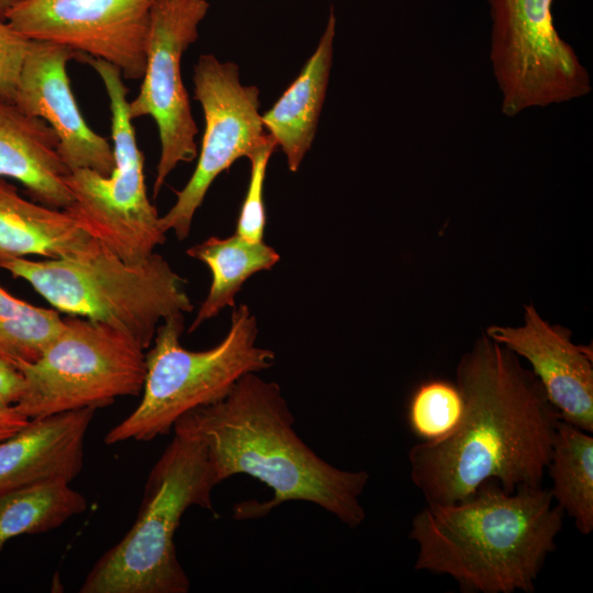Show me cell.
<instances>
[{
  "label": "cell",
  "instance_id": "obj_5",
  "mask_svg": "<svg viewBox=\"0 0 593 593\" xmlns=\"http://www.w3.org/2000/svg\"><path fill=\"white\" fill-rule=\"evenodd\" d=\"M220 484L203 444L176 433L152 468L134 524L94 563L81 593H187L175 534L191 506L212 511Z\"/></svg>",
  "mask_w": 593,
  "mask_h": 593
},
{
  "label": "cell",
  "instance_id": "obj_13",
  "mask_svg": "<svg viewBox=\"0 0 593 593\" xmlns=\"http://www.w3.org/2000/svg\"><path fill=\"white\" fill-rule=\"evenodd\" d=\"M77 57L67 47L31 41L13 103L56 133L59 155L70 171L91 169L108 176L114 168L112 144L87 124L70 87L67 64Z\"/></svg>",
  "mask_w": 593,
  "mask_h": 593
},
{
  "label": "cell",
  "instance_id": "obj_1",
  "mask_svg": "<svg viewBox=\"0 0 593 593\" xmlns=\"http://www.w3.org/2000/svg\"><path fill=\"white\" fill-rule=\"evenodd\" d=\"M456 384L458 424L409 451L426 504L463 501L489 480L508 493L541 486L560 417L533 371L484 333L459 360Z\"/></svg>",
  "mask_w": 593,
  "mask_h": 593
},
{
  "label": "cell",
  "instance_id": "obj_19",
  "mask_svg": "<svg viewBox=\"0 0 593 593\" xmlns=\"http://www.w3.org/2000/svg\"><path fill=\"white\" fill-rule=\"evenodd\" d=\"M187 254L205 264L212 282L208 295L189 328L195 331L203 322L216 316L224 307L235 306V295L253 275L271 269L279 254L261 242H250L237 234L226 238L212 236L193 245Z\"/></svg>",
  "mask_w": 593,
  "mask_h": 593
},
{
  "label": "cell",
  "instance_id": "obj_2",
  "mask_svg": "<svg viewBox=\"0 0 593 593\" xmlns=\"http://www.w3.org/2000/svg\"><path fill=\"white\" fill-rule=\"evenodd\" d=\"M293 425L294 416L280 387L247 373L222 400L181 416L174 432L203 444L220 483L235 474H248L272 490L268 501L236 504L235 518L264 517L284 502L304 501L350 528L358 527L366 517L360 496L369 473L328 463L302 440Z\"/></svg>",
  "mask_w": 593,
  "mask_h": 593
},
{
  "label": "cell",
  "instance_id": "obj_27",
  "mask_svg": "<svg viewBox=\"0 0 593 593\" xmlns=\"http://www.w3.org/2000/svg\"><path fill=\"white\" fill-rule=\"evenodd\" d=\"M22 0H0V22H7L8 13Z\"/></svg>",
  "mask_w": 593,
  "mask_h": 593
},
{
  "label": "cell",
  "instance_id": "obj_25",
  "mask_svg": "<svg viewBox=\"0 0 593 593\" xmlns=\"http://www.w3.org/2000/svg\"><path fill=\"white\" fill-rule=\"evenodd\" d=\"M30 40L0 22V102L13 103Z\"/></svg>",
  "mask_w": 593,
  "mask_h": 593
},
{
  "label": "cell",
  "instance_id": "obj_12",
  "mask_svg": "<svg viewBox=\"0 0 593 593\" xmlns=\"http://www.w3.org/2000/svg\"><path fill=\"white\" fill-rule=\"evenodd\" d=\"M156 0H22L7 22L30 41L102 59L123 78L142 79Z\"/></svg>",
  "mask_w": 593,
  "mask_h": 593
},
{
  "label": "cell",
  "instance_id": "obj_17",
  "mask_svg": "<svg viewBox=\"0 0 593 593\" xmlns=\"http://www.w3.org/2000/svg\"><path fill=\"white\" fill-rule=\"evenodd\" d=\"M336 18L333 8L314 53L298 77L264 114L262 124L296 172L315 138L334 54Z\"/></svg>",
  "mask_w": 593,
  "mask_h": 593
},
{
  "label": "cell",
  "instance_id": "obj_14",
  "mask_svg": "<svg viewBox=\"0 0 593 593\" xmlns=\"http://www.w3.org/2000/svg\"><path fill=\"white\" fill-rule=\"evenodd\" d=\"M485 334L529 362L561 421L593 432L591 347L573 343L570 329L548 323L533 305H525L522 325H491Z\"/></svg>",
  "mask_w": 593,
  "mask_h": 593
},
{
  "label": "cell",
  "instance_id": "obj_4",
  "mask_svg": "<svg viewBox=\"0 0 593 593\" xmlns=\"http://www.w3.org/2000/svg\"><path fill=\"white\" fill-rule=\"evenodd\" d=\"M0 268L26 281L57 311L120 329L145 350L165 320L193 309L184 280L163 256L127 262L99 240L74 256L18 258Z\"/></svg>",
  "mask_w": 593,
  "mask_h": 593
},
{
  "label": "cell",
  "instance_id": "obj_24",
  "mask_svg": "<svg viewBox=\"0 0 593 593\" xmlns=\"http://www.w3.org/2000/svg\"><path fill=\"white\" fill-rule=\"evenodd\" d=\"M276 147V142L272 138L248 158L250 161L249 183L238 215L235 234L250 242L264 240L266 226L264 184L268 161Z\"/></svg>",
  "mask_w": 593,
  "mask_h": 593
},
{
  "label": "cell",
  "instance_id": "obj_7",
  "mask_svg": "<svg viewBox=\"0 0 593 593\" xmlns=\"http://www.w3.org/2000/svg\"><path fill=\"white\" fill-rule=\"evenodd\" d=\"M23 389L16 409L29 419L80 409H100L138 395L146 350L112 326L68 315L32 362L16 366Z\"/></svg>",
  "mask_w": 593,
  "mask_h": 593
},
{
  "label": "cell",
  "instance_id": "obj_10",
  "mask_svg": "<svg viewBox=\"0 0 593 593\" xmlns=\"http://www.w3.org/2000/svg\"><path fill=\"white\" fill-rule=\"evenodd\" d=\"M193 85L204 115L201 149L192 176L160 216L163 231H172L178 239L189 236L194 214L215 178L272 139L259 112V89L240 82L236 64L203 54L193 68Z\"/></svg>",
  "mask_w": 593,
  "mask_h": 593
},
{
  "label": "cell",
  "instance_id": "obj_18",
  "mask_svg": "<svg viewBox=\"0 0 593 593\" xmlns=\"http://www.w3.org/2000/svg\"><path fill=\"white\" fill-rule=\"evenodd\" d=\"M96 242L67 211L26 200L0 178V266L33 255L74 256Z\"/></svg>",
  "mask_w": 593,
  "mask_h": 593
},
{
  "label": "cell",
  "instance_id": "obj_26",
  "mask_svg": "<svg viewBox=\"0 0 593 593\" xmlns=\"http://www.w3.org/2000/svg\"><path fill=\"white\" fill-rule=\"evenodd\" d=\"M22 389L23 378L19 369L0 360V441L20 430L30 421L15 406Z\"/></svg>",
  "mask_w": 593,
  "mask_h": 593
},
{
  "label": "cell",
  "instance_id": "obj_9",
  "mask_svg": "<svg viewBox=\"0 0 593 593\" xmlns=\"http://www.w3.org/2000/svg\"><path fill=\"white\" fill-rule=\"evenodd\" d=\"M555 0H486L490 60L501 110L513 118L588 96L591 78L573 47L558 33Z\"/></svg>",
  "mask_w": 593,
  "mask_h": 593
},
{
  "label": "cell",
  "instance_id": "obj_6",
  "mask_svg": "<svg viewBox=\"0 0 593 593\" xmlns=\"http://www.w3.org/2000/svg\"><path fill=\"white\" fill-rule=\"evenodd\" d=\"M184 315L165 320L146 353V374L136 409L105 435L108 445L148 441L174 429L184 414L225 398L247 373L269 369L272 350L256 344L255 315L234 306L231 327L216 346L188 350L180 344Z\"/></svg>",
  "mask_w": 593,
  "mask_h": 593
},
{
  "label": "cell",
  "instance_id": "obj_23",
  "mask_svg": "<svg viewBox=\"0 0 593 593\" xmlns=\"http://www.w3.org/2000/svg\"><path fill=\"white\" fill-rule=\"evenodd\" d=\"M463 411L462 395L456 383L432 379L412 393L407 418L412 432L422 441L438 439L450 433Z\"/></svg>",
  "mask_w": 593,
  "mask_h": 593
},
{
  "label": "cell",
  "instance_id": "obj_16",
  "mask_svg": "<svg viewBox=\"0 0 593 593\" xmlns=\"http://www.w3.org/2000/svg\"><path fill=\"white\" fill-rule=\"evenodd\" d=\"M69 172L48 124L0 102V178L22 183L36 202L65 210L74 200Z\"/></svg>",
  "mask_w": 593,
  "mask_h": 593
},
{
  "label": "cell",
  "instance_id": "obj_21",
  "mask_svg": "<svg viewBox=\"0 0 593 593\" xmlns=\"http://www.w3.org/2000/svg\"><path fill=\"white\" fill-rule=\"evenodd\" d=\"M87 505L81 493L60 481L0 493V552L12 538L58 528L83 513Z\"/></svg>",
  "mask_w": 593,
  "mask_h": 593
},
{
  "label": "cell",
  "instance_id": "obj_22",
  "mask_svg": "<svg viewBox=\"0 0 593 593\" xmlns=\"http://www.w3.org/2000/svg\"><path fill=\"white\" fill-rule=\"evenodd\" d=\"M63 324L58 311L20 300L0 286V360L14 367L34 361Z\"/></svg>",
  "mask_w": 593,
  "mask_h": 593
},
{
  "label": "cell",
  "instance_id": "obj_3",
  "mask_svg": "<svg viewBox=\"0 0 593 593\" xmlns=\"http://www.w3.org/2000/svg\"><path fill=\"white\" fill-rule=\"evenodd\" d=\"M564 512L549 489L508 493L494 480L454 504H426L409 534L414 569L449 575L462 593H533Z\"/></svg>",
  "mask_w": 593,
  "mask_h": 593
},
{
  "label": "cell",
  "instance_id": "obj_11",
  "mask_svg": "<svg viewBox=\"0 0 593 593\" xmlns=\"http://www.w3.org/2000/svg\"><path fill=\"white\" fill-rule=\"evenodd\" d=\"M206 0H156L152 10L147 60L138 94L128 101L131 120L150 116L158 128L160 155L153 186L157 197L168 176L198 154L189 96L181 75L183 53L198 38Z\"/></svg>",
  "mask_w": 593,
  "mask_h": 593
},
{
  "label": "cell",
  "instance_id": "obj_8",
  "mask_svg": "<svg viewBox=\"0 0 593 593\" xmlns=\"http://www.w3.org/2000/svg\"><path fill=\"white\" fill-rule=\"evenodd\" d=\"M101 79L111 111L114 168L104 176L77 169L67 176L72 203L65 209L90 236L127 262H139L166 240L145 186L144 156L128 114L127 88L113 65L81 55Z\"/></svg>",
  "mask_w": 593,
  "mask_h": 593
},
{
  "label": "cell",
  "instance_id": "obj_20",
  "mask_svg": "<svg viewBox=\"0 0 593 593\" xmlns=\"http://www.w3.org/2000/svg\"><path fill=\"white\" fill-rule=\"evenodd\" d=\"M553 502L571 518L579 533L593 530V437L559 419L547 466Z\"/></svg>",
  "mask_w": 593,
  "mask_h": 593
},
{
  "label": "cell",
  "instance_id": "obj_15",
  "mask_svg": "<svg viewBox=\"0 0 593 593\" xmlns=\"http://www.w3.org/2000/svg\"><path fill=\"white\" fill-rule=\"evenodd\" d=\"M96 409L32 418L0 441V493L44 482L70 483L82 470Z\"/></svg>",
  "mask_w": 593,
  "mask_h": 593
}]
</instances>
